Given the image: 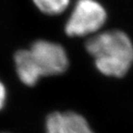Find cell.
I'll use <instances>...</instances> for the list:
<instances>
[{"label": "cell", "mask_w": 133, "mask_h": 133, "mask_svg": "<svg viewBox=\"0 0 133 133\" xmlns=\"http://www.w3.org/2000/svg\"><path fill=\"white\" fill-rule=\"evenodd\" d=\"M15 65L19 79L26 85L33 86L42 77L65 72L69 66V57L59 44L38 40L29 49L16 53Z\"/></svg>", "instance_id": "obj_1"}, {"label": "cell", "mask_w": 133, "mask_h": 133, "mask_svg": "<svg viewBox=\"0 0 133 133\" xmlns=\"http://www.w3.org/2000/svg\"><path fill=\"white\" fill-rule=\"evenodd\" d=\"M86 49L94 57L98 70L106 76L123 77L133 64L132 42L118 30L94 35L86 43Z\"/></svg>", "instance_id": "obj_2"}, {"label": "cell", "mask_w": 133, "mask_h": 133, "mask_svg": "<svg viewBox=\"0 0 133 133\" xmlns=\"http://www.w3.org/2000/svg\"><path fill=\"white\" fill-rule=\"evenodd\" d=\"M105 8L96 0H77L66 21L65 31L73 37L97 32L106 21Z\"/></svg>", "instance_id": "obj_3"}, {"label": "cell", "mask_w": 133, "mask_h": 133, "mask_svg": "<svg viewBox=\"0 0 133 133\" xmlns=\"http://www.w3.org/2000/svg\"><path fill=\"white\" fill-rule=\"evenodd\" d=\"M46 133H94L82 116L74 112H55L47 116Z\"/></svg>", "instance_id": "obj_4"}, {"label": "cell", "mask_w": 133, "mask_h": 133, "mask_svg": "<svg viewBox=\"0 0 133 133\" xmlns=\"http://www.w3.org/2000/svg\"><path fill=\"white\" fill-rule=\"evenodd\" d=\"M42 12L48 15H58L65 11L70 0H32Z\"/></svg>", "instance_id": "obj_5"}, {"label": "cell", "mask_w": 133, "mask_h": 133, "mask_svg": "<svg viewBox=\"0 0 133 133\" xmlns=\"http://www.w3.org/2000/svg\"><path fill=\"white\" fill-rule=\"evenodd\" d=\"M6 91L5 88L4 84L0 81V110L3 108L6 103Z\"/></svg>", "instance_id": "obj_6"}]
</instances>
